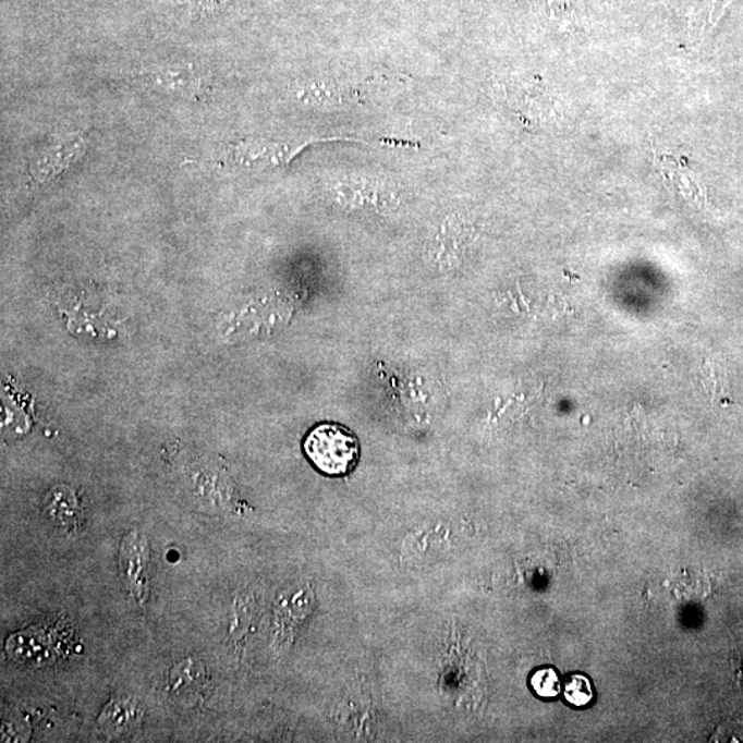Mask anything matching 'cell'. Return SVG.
Segmentation results:
<instances>
[{
  "label": "cell",
  "instance_id": "6",
  "mask_svg": "<svg viewBox=\"0 0 743 743\" xmlns=\"http://www.w3.org/2000/svg\"><path fill=\"white\" fill-rule=\"evenodd\" d=\"M532 689L543 698H553L561 693V680L552 668L538 669L531 680Z\"/></svg>",
  "mask_w": 743,
  "mask_h": 743
},
{
  "label": "cell",
  "instance_id": "4",
  "mask_svg": "<svg viewBox=\"0 0 743 743\" xmlns=\"http://www.w3.org/2000/svg\"><path fill=\"white\" fill-rule=\"evenodd\" d=\"M727 0H701L699 7L694 9L690 26L695 38H703L718 23L727 8Z\"/></svg>",
  "mask_w": 743,
  "mask_h": 743
},
{
  "label": "cell",
  "instance_id": "5",
  "mask_svg": "<svg viewBox=\"0 0 743 743\" xmlns=\"http://www.w3.org/2000/svg\"><path fill=\"white\" fill-rule=\"evenodd\" d=\"M564 697L574 706H585L594 698L590 680L584 674H573L564 685Z\"/></svg>",
  "mask_w": 743,
  "mask_h": 743
},
{
  "label": "cell",
  "instance_id": "7",
  "mask_svg": "<svg viewBox=\"0 0 743 743\" xmlns=\"http://www.w3.org/2000/svg\"><path fill=\"white\" fill-rule=\"evenodd\" d=\"M228 2V0H195V4L198 8L207 9L214 7V4H219Z\"/></svg>",
  "mask_w": 743,
  "mask_h": 743
},
{
  "label": "cell",
  "instance_id": "3",
  "mask_svg": "<svg viewBox=\"0 0 743 743\" xmlns=\"http://www.w3.org/2000/svg\"><path fill=\"white\" fill-rule=\"evenodd\" d=\"M141 718L139 708L131 704L129 699H114L103 709L99 724L103 730L112 731L113 734L127 731L131 726L138 723Z\"/></svg>",
  "mask_w": 743,
  "mask_h": 743
},
{
  "label": "cell",
  "instance_id": "1",
  "mask_svg": "<svg viewBox=\"0 0 743 743\" xmlns=\"http://www.w3.org/2000/svg\"><path fill=\"white\" fill-rule=\"evenodd\" d=\"M303 449L314 467L328 476L352 473L360 459L357 437L338 423H322L312 428Z\"/></svg>",
  "mask_w": 743,
  "mask_h": 743
},
{
  "label": "cell",
  "instance_id": "2",
  "mask_svg": "<svg viewBox=\"0 0 743 743\" xmlns=\"http://www.w3.org/2000/svg\"><path fill=\"white\" fill-rule=\"evenodd\" d=\"M120 567L131 596L137 604H145L149 593V551L145 538L138 532H130L124 537L120 549Z\"/></svg>",
  "mask_w": 743,
  "mask_h": 743
}]
</instances>
